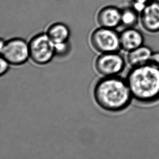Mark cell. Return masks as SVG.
I'll use <instances>...</instances> for the list:
<instances>
[{
	"instance_id": "obj_8",
	"label": "cell",
	"mask_w": 159,
	"mask_h": 159,
	"mask_svg": "<svg viewBox=\"0 0 159 159\" xmlns=\"http://www.w3.org/2000/svg\"><path fill=\"white\" fill-rule=\"evenodd\" d=\"M119 35L120 49L126 52L144 44V35L136 27L125 28Z\"/></svg>"
},
{
	"instance_id": "obj_4",
	"label": "cell",
	"mask_w": 159,
	"mask_h": 159,
	"mask_svg": "<svg viewBox=\"0 0 159 159\" xmlns=\"http://www.w3.org/2000/svg\"><path fill=\"white\" fill-rule=\"evenodd\" d=\"M28 43L30 60L36 65H48L55 56L54 44L46 33L35 35Z\"/></svg>"
},
{
	"instance_id": "obj_2",
	"label": "cell",
	"mask_w": 159,
	"mask_h": 159,
	"mask_svg": "<svg viewBox=\"0 0 159 159\" xmlns=\"http://www.w3.org/2000/svg\"><path fill=\"white\" fill-rule=\"evenodd\" d=\"M138 103L149 105L159 101V68L149 64L131 68L125 78Z\"/></svg>"
},
{
	"instance_id": "obj_12",
	"label": "cell",
	"mask_w": 159,
	"mask_h": 159,
	"mask_svg": "<svg viewBox=\"0 0 159 159\" xmlns=\"http://www.w3.org/2000/svg\"><path fill=\"white\" fill-rule=\"evenodd\" d=\"M121 9V25L125 28L136 27L140 24V12L131 6H127Z\"/></svg>"
},
{
	"instance_id": "obj_7",
	"label": "cell",
	"mask_w": 159,
	"mask_h": 159,
	"mask_svg": "<svg viewBox=\"0 0 159 159\" xmlns=\"http://www.w3.org/2000/svg\"><path fill=\"white\" fill-rule=\"evenodd\" d=\"M139 25L148 33H159V0H153L142 9Z\"/></svg>"
},
{
	"instance_id": "obj_1",
	"label": "cell",
	"mask_w": 159,
	"mask_h": 159,
	"mask_svg": "<svg viewBox=\"0 0 159 159\" xmlns=\"http://www.w3.org/2000/svg\"><path fill=\"white\" fill-rule=\"evenodd\" d=\"M93 97L100 108L112 113L126 110L133 99L126 79L120 76L99 80L93 89Z\"/></svg>"
},
{
	"instance_id": "obj_15",
	"label": "cell",
	"mask_w": 159,
	"mask_h": 159,
	"mask_svg": "<svg viewBox=\"0 0 159 159\" xmlns=\"http://www.w3.org/2000/svg\"><path fill=\"white\" fill-rule=\"evenodd\" d=\"M0 75H4L8 72L10 68L11 64L4 58L1 57L0 58Z\"/></svg>"
},
{
	"instance_id": "obj_3",
	"label": "cell",
	"mask_w": 159,
	"mask_h": 159,
	"mask_svg": "<svg viewBox=\"0 0 159 159\" xmlns=\"http://www.w3.org/2000/svg\"><path fill=\"white\" fill-rule=\"evenodd\" d=\"M1 57L4 58L11 65L19 66L27 62L30 58L29 43L20 38H14L0 41Z\"/></svg>"
},
{
	"instance_id": "obj_13",
	"label": "cell",
	"mask_w": 159,
	"mask_h": 159,
	"mask_svg": "<svg viewBox=\"0 0 159 159\" xmlns=\"http://www.w3.org/2000/svg\"><path fill=\"white\" fill-rule=\"evenodd\" d=\"M71 50V45L69 41L64 43H58L54 44L55 56L62 57L67 56Z\"/></svg>"
},
{
	"instance_id": "obj_6",
	"label": "cell",
	"mask_w": 159,
	"mask_h": 159,
	"mask_svg": "<svg viewBox=\"0 0 159 159\" xmlns=\"http://www.w3.org/2000/svg\"><path fill=\"white\" fill-rule=\"evenodd\" d=\"M126 59L117 52L101 54L95 60V69L104 77L119 76L125 70Z\"/></svg>"
},
{
	"instance_id": "obj_5",
	"label": "cell",
	"mask_w": 159,
	"mask_h": 159,
	"mask_svg": "<svg viewBox=\"0 0 159 159\" xmlns=\"http://www.w3.org/2000/svg\"><path fill=\"white\" fill-rule=\"evenodd\" d=\"M90 43L93 49L101 54L117 52L121 50L120 35L115 29L96 28L91 35Z\"/></svg>"
},
{
	"instance_id": "obj_14",
	"label": "cell",
	"mask_w": 159,
	"mask_h": 159,
	"mask_svg": "<svg viewBox=\"0 0 159 159\" xmlns=\"http://www.w3.org/2000/svg\"><path fill=\"white\" fill-rule=\"evenodd\" d=\"M152 1L153 0H129L131 6L140 13L146 5Z\"/></svg>"
},
{
	"instance_id": "obj_10",
	"label": "cell",
	"mask_w": 159,
	"mask_h": 159,
	"mask_svg": "<svg viewBox=\"0 0 159 159\" xmlns=\"http://www.w3.org/2000/svg\"><path fill=\"white\" fill-rule=\"evenodd\" d=\"M153 50L147 45H143L127 52V63L131 68L148 64Z\"/></svg>"
},
{
	"instance_id": "obj_9",
	"label": "cell",
	"mask_w": 159,
	"mask_h": 159,
	"mask_svg": "<svg viewBox=\"0 0 159 159\" xmlns=\"http://www.w3.org/2000/svg\"><path fill=\"white\" fill-rule=\"evenodd\" d=\"M97 22L100 27L115 29L121 25V9L114 6L104 7L97 13Z\"/></svg>"
},
{
	"instance_id": "obj_11",
	"label": "cell",
	"mask_w": 159,
	"mask_h": 159,
	"mask_svg": "<svg viewBox=\"0 0 159 159\" xmlns=\"http://www.w3.org/2000/svg\"><path fill=\"white\" fill-rule=\"evenodd\" d=\"M46 34L52 42L56 44L69 41L71 32L66 25L61 22H56L49 26Z\"/></svg>"
},
{
	"instance_id": "obj_16",
	"label": "cell",
	"mask_w": 159,
	"mask_h": 159,
	"mask_svg": "<svg viewBox=\"0 0 159 159\" xmlns=\"http://www.w3.org/2000/svg\"><path fill=\"white\" fill-rule=\"evenodd\" d=\"M148 64L159 68V51H153Z\"/></svg>"
}]
</instances>
